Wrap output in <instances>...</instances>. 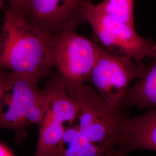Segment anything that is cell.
Here are the masks:
<instances>
[{
    "mask_svg": "<svg viewBox=\"0 0 156 156\" xmlns=\"http://www.w3.org/2000/svg\"><path fill=\"white\" fill-rule=\"evenodd\" d=\"M50 97V109L54 117L62 123L72 124L78 117L77 102L68 93L62 78L54 75L46 84Z\"/></svg>",
    "mask_w": 156,
    "mask_h": 156,
    "instance_id": "30bf717a",
    "label": "cell"
},
{
    "mask_svg": "<svg viewBox=\"0 0 156 156\" xmlns=\"http://www.w3.org/2000/svg\"><path fill=\"white\" fill-rule=\"evenodd\" d=\"M2 112H3V108H2V106L1 104L0 103V120H1V119L2 115Z\"/></svg>",
    "mask_w": 156,
    "mask_h": 156,
    "instance_id": "e0dca14e",
    "label": "cell"
},
{
    "mask_svg": "<svg viewBox=\"0 0 156 156\" xmlns=\"http://www.w3.org/2000/svg\"><path fill=\"white\" fill-rule=\"evenodd\" d=\"M90 0H25L22 15L30 23L51 36L73 30L84 20Z\"/></svg>",
    "mask_w": 156,
    "mask_h": 156,
    "instance_id": "52a82bcc",
    "label": "cell"
},
{
    "mask_svg": "<svg viewBox=\"0 0 156 156\" xmlns=\"http://www.w3.org/2000/svg\"><path fill=\"white\" fill-rule=\"evenodd\" d=\"M15 154L7 146L0 143V156H13Z\"/></svg>",
    "mask_w": 156,
    "mask_h": 156,
    "instance_id": "9a60e30c",
    "label": "cell"
},
{
    "mask_svg": "<svg viewBox=\"0 0 156 156\" xmlns=\"http://www.w3.org/2000/svg\"><path fill=\"white\" fill-rule=\"evenodd\" d=\"M67 91L79 106L80 133L109 156H120L119 148L130 118L124 109L110 105L91 85L83 84Z\"/></svg>",
    "mask_w": 156,
    "mask_h": 156,
    "instance_id": "7a4b0ae2",
    "label": "cell"
},
{
    "mask_svg": "<svg viewBox=\"0 0 156 156\" xmlns=\"http://www.w3.org/2000/svg\"><path fill=\"white\" fill-rule=\"evenodd\" d=\"M99 46L73 30L52 36L51 58L66 90L88 81L96 62Z\"/></svg>",
    "mask_w": 156,
    "mask_h": 156,
    "instance_id": "5b68a950",
    "label": "cell"
},
{
    "mask_svg": "<svg viewBox=\"0 0 156 156\" xmlns=\"http://www.w3.org/2000/svg\"><path fill=\"white\" fill-rule=\"evenodd\" d=\"M1 47H2V44H1V42L0 41V51L1 50Z\"/></svg>",
    "mask_w": 156,
    "mask_h": 156,
    "instance_id": "ac0fdd59",
    "label": "cell"
},
{
    "mask_svg": "<svg viewBox=\"0 0 156 156\" xmlns=\"http://www.w3.org/2000/svg\"><path fill=\"white\" fill-rule=\"evenodd\" d=\"M39 126L35 156H53L64 133V123L56 119L49 108Z\"/></svg>",
    "mask_w": 156,
    "mask_h": 156,
    "instance_id": "7c38bea8",
    "label": "cell"
},
{
    "mask_svg": "<svg viewBox=\"0 0 156 156\" xmlns=\"http://www.w3.org/2000/svg\"><path fill=\"white\" fill-rule=\"evenodd\" d=\"M51 38L28 23L20 13L5 11L0 41V70L41 79L53 67Z\"/></svg>",
    "mask_w": 156,
    "mask_h": 156,
    "instance_id": "6da1fadb",
    "label": "cell"
},
{
    "mask_svg": "<svg viewBox=\"0 0 156 156\" xmlns=\"http://www.w3.org/2000/svg\"><path fill=\"white\" fill-rule=\"evenodd\" d=\"M5 87L2 106H6L0 120V128H8L16 135L17 143L26 136V129L42 122L50 106L47 89L38 87L39 80L28 75L0 70Z\"/></svg>",
    "mask_w": 156,
    "mask_h": 156,
    "instance_id": "3957f363",
    "label": "cell"
},
{
    "mask_svg": "<svg viewBox=\"0 0 156 156\" xmlns=\"http://www.w3.org/2000/svg\"><path fill=\"white\" fill-rule=\"evenodd\" d=\"M146 68L142 62L99 47L88 81L110 105L117 108L131 84L142 78Z\"/></svg>",
    "mask_w": 156,
    "mask_h": 156,
    "instance_id": "8992f818",
    "label": "cell"
},
{
    "mask_svg": "<svg viewBox=\"0 0 156 156\" xmlns=\"http://www.w3.org/2000/svg\"><path fill=\"white\" fill-rule=\"evenodd\" d=\"M6 1L9 4V8L22 14L23 6L25 2V0H6ZM0 9H5L4 2L3 0H0Z\"/></svg>",
    "mask_w": 156,
    "mask_h": 156,
    "instance_id": "5bb4252c",
    "label": "cell"
},
{
    "mask_svg": "<svg viewBox=\"0 0 156 156\" xmlns=\"http://www.w3.org/2000/svg\"><path fill=\"white\" fill-rule=\"evenodd\" d=\"M119 149L120 156L136 150L156 151V108L139 117L129 118Z\"/></svg>",
    "mask_w": 156,
    "mask_h": 156,
    "instance_id": "ba28073f",
    "label": "cell"
},
{
    "mask_svg": "<svg viewBox=\"0 0 156 156\" xmlns=\"http://www.w3.org/2000/svg\"><path fill=\"white\" fill-rule=\"evenodd\" d=\"M131 106L156 108V58L147 67L142 78L130 86L120 105L123 109Z\"/></svg>",
    "mask_w": 156,
    "mask_h": 156,
    "instance_id": "9c48e42d",
    "label": "cell"
},
{
    "mask_svg": "<svg viewBox=\"0 0 156 156\" xmlns=\"http://www.w3.org/2000/svg\"><path fill=\"white\" fill-rule=\"evenodd\" d=\"M134 0H103L99 5L106 13L134 26Z\"/></svg>",
    "mask_w": 156,
    "mask_h": 156,
    "instance_id": "4fadbf2b",
    "label": "cell"
},
{
    "mask_svg": "<svg viewBox=\"0 0 156 156\" xmlns=\"http://www.w3.org/2000/svg\"><path fill=\"white\" fill-rule=\"evenodd\" d=\"M83 17L97 39L109 51L128 56L138 62L146 58H156V42L141 37L134 26L106 13L98 4L90 1Z\"/></svg>",
    "mask_w": 156,
    "mask_h": 156,
    "instance_id": "277c9868",
    "label": "cell"
},
{
    "mask_svg": "<svg viewBox=\"0 0 156 156\" xmlns=\"http://www.w3.org/2000/svg\"><path fill=\"white\" fill-rule=\"evenodd\" d=\"M53 156H110L105 149L93 144L82 134L78 126L66 128Z\"/></svg>",
    "mask_w": 156,
    "mask_h": 156,
    "instance_id": "8fae6325",
    "label": "cell"
},
{
    "mask_svg": "<svg viewBox=\"0 0 156 156\" xmlns=\"http://www.w3.org/2000/svg\"><path fill=\"white\" fill-rule=\"evenodd\" d=\"M5 93V84L2 78L0 76V102L3 100Z\"/></svg>",
    "mask_w": 156,
    "mask_h": 156,
    "instance_id": "2e32d148",
    "label": "cell"
}]
</instances>
